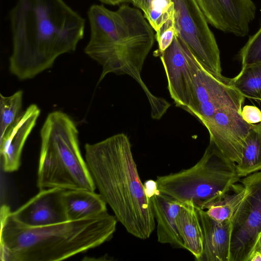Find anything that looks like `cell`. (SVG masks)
I'll return each mask as SVG.
<instances>
[{"label": "cell", "instance_id": "1", "mask_svg": "<svg viewBox=\"0 0 261 261\" xmlns=\"http://www.w3.org/2000/svg\"><path fill=\"white\" fill-rule=\"evenodd\" d=\"M12 74L31 79L50 68L60 56L74 51L86 20L64 0H17L10 10Z\"/></svg>", "mask_w": 261, "mask_h": 261}, {"label": "cell", "instance_id": "2", "mask_svg": "<svg viewBox=\"0 0 261 261\" xmlns=\"http://www.w3.org/2000/svg\"><path fill=\"white\" fill-rule=\"evenodd\" d=\"M87 16L90 33L84 51L102 67L98 83L111 73L131 76L145 93L152 117L161 118L170 104L153 95L141 75L155 39L153 29L144 15L126 4L120 5L116 11L94 4L88 9Z\"/></svg>", "mask_w": 261, "mask_h": 261}, {"label": "cell", "instance_id": "3", "mask_svg": "<svg viewBox=\"0 0 261 261\" xmlns=\"http://www.w3.org/2000/svg\"><path fill=\"white\" fill-rule=\"evenodd\" d=\"M85 161L94 183L118 221L132 236L148 239L155 227L127 136L118 134L85 145Z\"/></svg>", "mask_w": 261, "mask_h": 261}, {"label": "cell", "instance_id": "4", "mask_svg": "<svg viewBox=\"0 0 261 261\" xmlns=\"http://www.w3.org/2000/svg\"><path fill=\"white\" fill-rule=\"evenodd\" d=\"M118 220L107 211L81 219L39 227L24 226L1 208L2 261H58L109 241Z\"/></svg>", "mask_w": 261, "mask_h": 261}, {"label": "cell", "instance_id": "5", "mask_svg": "<svg viewBox=\"0 0 261 261\" xmlns=\"http://www.w3.org/2000/svg\"><path fill=\"white\" fill-rule=\"evenodd\" d=\"M78 130L61 111L49 113L41 129L37 185L39 190L53 188L94 191V183L79 147Z\"/></svg>", "mask_w": 261, "mask_h": 261}, {"label": "cell", "instance_id": "6", "mask_svg": "<svg viewBox=\"0 0 261 261\" xmlns=\"http://www.w3.org/2000/svg\"><path fill=\"white\" fill-rule=\"evenodd\" d=\"M237 164L211 141L191 167L157 177L158 190L181 202L192 201L200 209L220 198L239 180Z\"/></svg>", "mask_w": 261, "mask_h": 261}, {"label": "cell", "instance_id": "7", "mask_svg": "<svg viewBox=\"0 0 261 261\" xmlns=\"http://www.w3.org/2000/svg\"><path fill=\"white\" fill-rule=\"evenodd\" d=\"M177 35L205 67L221 74L220 50L214 34L195 0H171Z\"/></svg>", "mask_w": 261, "mask_h": 261}, {"label": "cell", "instance_id": "8", "mask_svg": "<svg viewBox=\"0 0 261 261\" xmlns=\"http://www.w3.org/2000/svg\"><path fill=\"white\" fill-rule=\"evenodd\" d=\"M242 184L246 195L231 219L230 261H249L261 234V170Z\"/></svg>", "mask_w": 261, "mask_h": 261}, {"label": "cell", "instance_id": "9", "mask_svg": "<svg viewBox=\"0 0 261 261\" xmlns=\"http://www.w3.org/2000/svg\"><path fill=\"white\" fill-rule=\"evenodd\" d=\"M175 105L189 113L193 101V79L197 59L176 35L171 44L160 56Z\"/></svg>", "mask_w": 261, "mask_h": 261}, {"label": "cell", "instance_id": "10", "mask_svg": "<svg viewBox=\"0 0 261 261\" xmlns=\"http://www.w3.org/2000/svg\"><path fill=\"white\" fill-rule=\"evenodd\" d=\"M251 125L243 119L240 111L229 107L220 109L203 124L210 141L236 164L241 158Z\"/></svg>", "mask_w": 261, "mask_h": 261}, {"label": "cell", "instance_id": "11", "mask_svg": "<svg viewBox=\"0 0 261 261\" xmlns=\"http://www.w3.org/2000/svg\"><path fill=\"white\" fill-rule=\"evenodd\" d=\"M208 23L225 33L244 37L254 20L256 7L252 0H195Z\"/></svg>", "mask_w": 261, "mask_h": 261}, {"label": "cell", "instance_id": "12", "mask_svg": "<svg viewBox=\"0 0 261 261\" xmlns=\"http://www.w3.org/2000/svg\"><path fill=\"white\" fill-rule=\"evenodd\" d=\"M245 98L235 87L232 79L213 72L197 60L190 114L195 117L201 108L219 101L230 103L241 111Z\"/></svg>", "mask_w": 261, "mask_h": 261}, {"label": "cell", "instance_id": "13", "mask_svg": "<svg viewBox=\"0 0 261 261\" xmlns=\"http://www.w3.org/2000/svg\"><path fill=\"white\" fill-rule=\"evenodd\" d=\"M66 189L53 188L40 190L38 193L16 211L13 218L28 227H39L67 221L63 202Z\"/></svg>", "mask_w": 261, "mask_h": 261}, {"label": "cell", "instance_id": "14", "mask_svg": "<svg viewBox=\"0 0 261 261\" xmlns=\"http://www.w3.org/2000/svg\"><path fill=\"white\" fill-rule=\"evenodd\" d=\"M40 113L37 105H31L0 138V153L5 171L11 172L18 169L22 150Z\"/></svg>", "mask_w": 261, "mask_h": 261}, {"label": "cell", "instance_id": "15", "mask_svg": "<svg viewBox=\"0 0 261 261\" xmlns=\"http://www.w3.org/2000/svg\"><path fill=\"white\" fill-rule=\"evenodd\" d=\"M198 210L203 232V248L197 261H230L231 220L217 221L208 216L204 210L199 207Z\"/></svg>", "mask_w": 261, "mask_h": 261}, {"label": "cell", "instance_id": "16", "mask_svg": "<svg viewBox=\"0 0 261 261\" xmlns=\"http://www.w3.org/2000/svg\"><path fill=\"white\" fill-rule=\"evenodd\" d=\"M150 201L156 222L158 241L174 248L184 249L176 223L181 202L160 191L150 198Z\"/></svg>", "mask_w": 261, "mask_h": 261}, {"label": "cell", "instance_id": "17", "mask_svg": "<svg viewBox=\"0 0 261 261\" xmlns=\"http://www.w3.org/2000/svg\"><path fill=\"white\" fill-rule=\"evenodd\" d=\"M176 223L184 249L188 250L197 260L203 251V236L198 207L192 201L181 203Z\"/></svg>", "mask_w": 261, "mask_h": 261}, {"label": "cell", "instance_id": "18", "mask_svg": "<svg viewBox=\"0 0 261 261\" xmlns=\"http://www.w3.org/2000/svg\"><path fill=\"white\" fill-rule=\"evenodd\" d=\"M63 202L67 221L76 220L107 211L100 194L84 190H65Z\"/></svg>", "mask_w": 261, "mask_h": 261}, {"label": "cell", "instance_id": "19", "mask_svg": "<svg viewBox=\"0 0 261 261\" xmlns=\"http://www.w3.org/2000/svg\"><path fill=\"white\" fill-rule=\"evenodd\" d=\"M246 195L243 185L234 184L220 198L205 205L202 210L217 221L231 220Z\"/></svg>", "mask_w": 261, "mask_h": 261}, {"label": "cell", "instance_id": "20", "mask_svg": "<svg viewBox=\"0 0 261 261\" xmlns=\"http://www.w3.org/2000/svg\"><path fill=\"white\" fill-rule=\"evenodd\" d=\"M237 169L240 177L261 170V122L251 125Z\"/></svg>", "mask_w": 261, "mask_h": 261}, {"label": "cell", "instance_id": "21", "mask_svg": "<svg viewBox=\"0 0 261 261\" xmlns=\"http://www.w3.org/2000/svg\"><path fill=\"white\" fill-rule=\"evenodd\" d=\"M232 81L245 98L261 102V62L242 66Z\"/></svg>", "mask_w": 261, "mask_h": 261}, {"label": "cell", "instance_id": "22", "mask_svg": "<svg viewBox=\"0 0 261 261\" xmlns=\"http://www.w3.org/2000/svg\"><path fill=\"white\" fill-rule=\"evenodd\" d=\"M22 95L21 90L9 96L0 94V138L21 114Z\"/></svg>", "mask_w": 261, "mask_h": 261}, {"label": "cell", "instance_id": "23", "mask_svg": "<svg viewBox=\"0 0 261 261\" xmlns=\"http://www.w3.org/2000/svg\"><path fill=\"white\" fill-rule=\"evenodd\" d=\"M242 66L261 62V27L239 53Z\"/></svg>", "mask_w": 261, "mask_h": 261}, {"label": "cell", "instance_id": "24", "mask_svg": "<svg viewBox=\"0 0 261 261\" xmlns=\"http://www.w3.org/2000/svg\"><path fill=\"white\" fill-rule=\"evenodd\" d=\"M130 3L143 12L145 18H161L172 5L171 0H130Z\"/></svg>", "mask_w": 261, "mask_h": 261}, {"label": "cell", "instance_id": "25", "mask_svg": "<svg viewBox=\"0 0 261 261\" xmlns=\"http://www.w3.org/2000/svg\"><path fill=\"white\" fill-rule=\"evenodd\" d=\"M176 35L177 33L174 25L173 10V13L156 31L155 38L158 42L159 47L155 51V56H159L171 44Z\"/></svg>", "mask_w": 261, "mask_h": 261}, {"label": "cell", "instance_id": "26", "mask_svg": "<svg viewBox=\"0 0 261 261\" xmlns=\"http://www.w3.org/2000/svg\"><path fill=\"white\" fill-rule=\"evenodd\" d=\"M241 114L243 119L250 124L261 122V111L254 106L246 105L242 107Z\"/></svg>", "mask_w": 261, "mask_h": 261}, {"label": "cell", "instance_id": "27", "mask_svg": "<svg viewBox=\"0 0 261 261\" xmlns=\"http://www.w3.org/2000/svg\"><path fill=\"white\" fill-rule=\"evenodd\" d=\"M143 185L146 194L150 198L159 191L156 180H147L143 184Z\"/></svg>", "mask_w": 261, "mask_h": 261}, {"label": "cell", "instance_id": "28", "mask_svg": "<svg viewBox=\"0 0 261 261\" xmlns=\"http://www.w3.org/2000/svg\"><path fill=\"white\" fill-rule=\"evenodd\" d=\"M101 4L110 6H118L130 3V0H97Z\"/></svg>", "mask_w": 261, "mask_h": 261}, {"label": "cell", "instance_id": "29", "mask_svg": "<svg viewBox=\"0 0 261 261\" xmlns=\"http://www.w3.org/2000/svg\"><path fill=\"white\" fill-rule=\"evenodd\" d=\"M249 261H261V252L255 249L252 253Z\"/></svg>", "mask_w": 261, "mask_h": 261}, {"label": "cell", "instance_id": "30", "mask_svg": "<svg viewBox=\"0 0 261 261\" xmlns=\"http://www.w3.org/2000/svg\"><path fill=\"white\" fill-rule=\"evenodd\" d=\"M255 249L258 250L261 252V234H260L258 239L256 247L255 248Z\"/></svg>", "mask_w": 261, "mask_h": 261}]
</instances>
